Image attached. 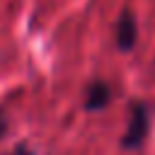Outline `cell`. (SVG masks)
<instances>
[{
  "label": "cell",
  "mask_w": 155,
  "mask_h": 155,
  "mask_svg": "<svg viewBox=\"0 0 155 155\" xmlns=\"http://www.w3.org/2000/svg\"><path fill=\"white\" fill-rule=\"evenodd\" d=\"M148 126H150V109L145 102H133L131 104V116H128V128L121 138V145L126 150H136L140 148V143L148 136Z\"/></svg>",
  "instance_id": "obj_1"
},
{
  "label": "cell",
  "mask_w": 155,
  "mask_h": 155,
  "mask_svg": "<svg viewBox=\"0 0 155 155\" xmlns=\"http://www.w3.org/2000/svg\"><path fill=\"white\" fill-rule=\"evenodd\" d=\"M114 36H116V46L121 51H131L136 46V39H138V22L133 17L131 10H124L116 19V27H114Z\"/></svg>",
  "instance_id": "obj_2"
},
{
  "label": "cell",
  "mask_w": 155,
  "mask_h": 155,
  "mask_svg": "<svg viewBox=\"0 0 155 155\" xmlns=\"http://www.w3.org/2000/svg\"><path fill=\"white\" fill-rule=\"evenodd\" d=\"M109 102H111V87H109L104 80L90 82L87 94H85V109H87V111H99V109H104Z\"/></svg>",
  "instance_id": "obj_3"
},
{
  "label": "cell",
  "mask_w": 155,
  "mask_h": 155,
  "mask_svg": "<svg viewBox=\"0 0 155 155\" xmlns=\"http://www.w3.org/2000/svg\"><path fill=\"white\" fill-rule=\"evenodd\" d=\"M15 155H34V153H31V150H29L27 145H19V148L15 150Z\"/></svg>",
  "instance_id": "obj_4"
},
{
  "label": "cell",
  "mask_w": 155,
  "mask_h": 155,
  "mask_svg": "<svg viewBox=\"0 0 155 155\" xmlns=\"http://www.w3.org/2000/svg\"><path fill=\"white\" fill-rule=\"evenodd\" d=\"M5 128H7V119H5V114L0 111V138H2V133H5Z\"/></svg>",
  "instance_id": "obj_5"
}]
</instances>
